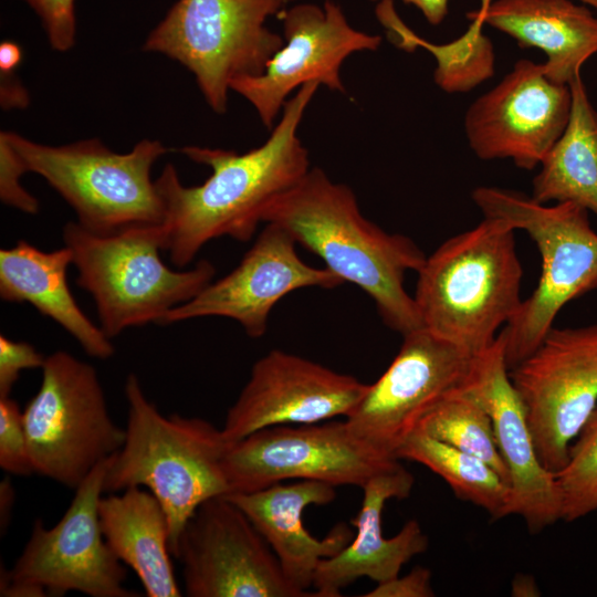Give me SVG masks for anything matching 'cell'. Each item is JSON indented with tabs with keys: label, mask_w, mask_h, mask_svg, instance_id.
Returning a JSON list of instances; mask_svg holds the SVG:
<instances>
[{
	"label": "cell",
	"mask_w": 597,
	"mask_h": 597,
	"mask_svg": "<svg viewBox=\"0 0 597 597\" xmlns=\"http://www.w3.org/2000/svg\"><path fill=\"white\" fill-rule=\"evenodd\" d=\"M22 61L21 48L11 41H3L0 44V73H13Z\"/></svg>",
	"instance_id": "cell-37"
},
{
	"label": "cell",
	"mask_w": 597,
	"mask_h": 597,
	"mask_svg": "<svg viewBox=\"0 0 597 597\" xmlns=\"http://www.w3.org/2000/svg\"><path fill=\"white\" fill-rule=\"evenodd\" d=\"M44 362L45 357L30 343L0 335V397L10 396L21 370L42 368Z\"/></svg>",
	"instance_id": "cell-33"
},
{
	"label": "cell",
	"mask_w": 597,
	"mask_h": 597,
	"mask_svg": "<svg viewBox=\"0 0 597 597\" xmlns=\"http://www.w3.org/2000/svg\"><path fill=\"white\" fill-rule=\"evenodd\" d=\"M376 1V0H371ZM421 11L430 24H440L448 14L449 0H402Z\"/></svg>",
	"instance_id": "cell-36"
},
{
	"label": "cell",
	"mask_w": 597,
	"mask_h": 597,
	"mask_svg": "<svg viewBox=\"0 0 597 597\" xmlns=\"http://www.w3.org/2000/svg\"><path fill=\"white\" fill-rule=\"evenodd\" d=\"M570 106L569 85L551 81L542 63L519 60L467 109L469 146L482 160L511 159L533 170L563 134Z\"/></svg>",
	"instance_id": "cell-15"
},
{
	"label": "cell",
	"mask_w": 597,
	"mask_h": 597,
	"mask_svg": "<svg viewBox=\"0 0 597 597\" xmlns=\"http://www.w3.org/2000/svg\"><path fill=\"white\" fill-rule=\"evenodd\" d=\"M367 387L350 375L273 349L252 366L221 429L233 443L268 427L346 418Z\"/></svg>",
	"instance_id": "cell-18"
},
{
	"label": "cell",
	"mask_w": 597,
	"mask_h": 597,
	"mask_svg": "<svg viewBox=\"0 0 597 597\" xmlns=\"http://www.w3.org/2000/svg\"><path fill=\"white\" fill-rule=\"evenodd\" d=\"M0 467L15 475L33 473L23 423V411L10 396L0 397Z\"/></svg>",
	"instance_id": "cell-30"
},
{
	"label": "cell",
	"mask_w": 597,
	"mask_h": 597,
	"mask_svg": "<svg viewBox=\"0 0 597 597\" xmlns=\"http://www.w3.org/2000/svg\"><path fill=\"white\" fill-rule=\"evenodd\" d=\"M285 0H178L147 36L144 50L164 54L196 77L211 109L223 114L233 80L261 75L284 40L265 20Z\"/></svg>",
	"instance_id": "cell-8"
},
{
	"label": "cell",
	"mask_w": 597,
	"mask_h": 597,
	"mask_svg": "<svg viewBox=\"0 0 597 597\" xmlns=\"http://www.w3.org/2000/svg\"><path fill=\"white\" fill-rule=\"evenodd\" d=\"M479 20L546 55L545 75L558 84L580 73L597 53V17L572 0H493Z\"/></svg>",
	"instance_id": "cell-22"
},
{
	"label": "cell",
	"mask_w": 597,
	"mask_h": 597,
	"mask_svg": "<svg viewBox=\"0 0 597 597\" xmlns=\"http://www.w3.org/2000/svg\"><path fill=\"white\" fill-rule=\"evenodd\" d=\"M431 572L422 566H417L407 575H399L378 583L376 587L364 597H431L434 596L432 588Z\"/></svg>",
	"instance_id": "cell-34"
},
{
	"label": "cell",
	"mask_w": 597,
	"mask_h": 597,
	"mask_svg": "<svg viewBox=\"0 0 597 597\" xmlns=\"http://www.w3.org/2000/svg\"><path fill=\"white\" fill-rule=\"evenodd\" d=\"M125 441L109 462L104 492L145 486L160 502L176 551L187 521L205 501L229 493L223 459L230 442L222 429L199 417L164 416L129 374L125 383Z\"/></svg>",
	"instance_id": "cell-4"
},
{
	"label": "cell",
	"mask_w": 597,
	"mask_h": 597,
	"mask_svg": "<svg viewBox=\"0 0 597 597\" xmlns=\"http://www.w3.org/2000/svg\"><path fill=\"white\" fill-rule=\"evenodd\" d=\"M67 247L45 252L24 240L0 250V297L30 303L63 327L91 357L107 359L115 348L103 329L83 313L67 284Z\"/></svg>",
	"instance_id": "cell-23"
},
{
	"label": "cell",
	"mask_w": 597,
	"mask_h": 597,
	"mask_svg": "<svg viewBox=\"0 0 597 597\" xmlns=\"http://www.w3.org/2000/svg\"><path fill=\"white\" fill-rule=\"evenodd\" d=\"M376 15L398 48L412 51L420 46L432 53L437 60L434 82L447 93L469 92L494 74L493 44L482 32L484 24L478 20H471L460 38L434 44L418 36L401 21L391 0H383L376 8Z\"/></svg>",
	"instance_id": "cell-27"
},
{
	"label": "cell",
	"mask_w": 597,
	"mask_h": 597,
	"mask_svg": "<svg viewBox=\"0 0 597 597\" xmlns=\"http://www.w3.org/2000/svg\"><path fill=\"white\" fill-rule=\"evenodd\" d=\"M578 1L593 7L597 11V0H578Z\"/></svg>",
	"instance_id": "cell-41"
},
{
	"label": "cell",
	"mask_w": 597,
	"mask_h": 597,
	"mask_svg": "<svg viewBox=\"0 0 597 597\" xmlns=\"http://www.w3.org/2000/svg\"><path fill=\"white\" fill-rule=\"evenodd\" d=\"M263 222L286 230L344 283L364 291L387 327L401 335L422 327L404 280L406 272L420 270L427 255L410 238L388 233L366 219L346 185L312 168L270 202Z\"/></svg>",
	"instance_id": "cell-2"
},
{
	"label": "cell",
	"mask_w": 597,
	"mask_h": 597,
	"mask_svg": "<svg viewBox=\"0 0 597 597\" xmlns=\"http://www.w3.org/2000/svg\"><path fill=\"white\" fill-rule=\"evenodd\" d=\"M416 430L482 459L511 485L491 417L460 388L439 400L421 418Z\"/></svg>",
	"instance_id": "cell-28"
},
{
	"label": "cell",
	"mask_w": 597,
	"mask_h": 597,
	"mask_svg": "<svg viewBox=\"0 0 597 597\" xmlns=\"http://www.w3.org/2000/svg\"><path fill=\"white\" fill-rule=\"evenodd\" d=\"M460 389L489 413L501 455L510 472L514 514L531 533H540L562 520V495L555 474L538 459L524 404L515 389L500 333L473 356Z\"/></svg>",
	"instance_id": "cell-19"
},
{
	"label": "cell",
	"mask_w": 597,
	"mask_h": 597,
	"mask_svg": "<svg viewBox=\"0 0 597 597\" xmlns=\"http://www.w3.org/2000/svg\"><path fill=\"white\" fill-rule=\"evenodd\" d=\"M27 172L43 177L73 208L83 228L98 234L143 224H160L164 207L153 165L168 151L160 142L143 139L118 154L100 139L50 146L13 132H1Z\"/></svg>",
	"instance_id": "cell-7"
},
{
	"label": "cell",
	"mask_w": 597,
	"mask_h": 597,
	"mask_svg": "<svg viewBox=\"0 0 597 597\" xmlns=\"http://www.w3.org/2000/svg\"><path fill=\"white\" fill-rule=\"evenodd\" d=\"M42 381L23 410L33 473L75 490L119 451L125 428L112 419L96 369L67 352L45 357Z\"/></svg>",
	"instance_id": "cell-9"
},
{
	"label": "cell",
	"mask_w": 597,
	"mask_h": 597,
	"mask_svg": "<svg viewBox=\"0 0 597 597\" xmlns=\"http://www.w3.org/2000/svg\"><path fill=\"white\" fill-rule=\"evenodd\" d=\"M13 75L1 73V105L6 109L24 107L29 103L27 91Z\"/></svg>",
	"instance_id": "cell-35"
},
{
	"label": "cell",
	"mask_w": 597,
	"mask_h": 597,
	"mask_svg": "<svg viewBox=\"0 0 597 597\" xmlns=\"http://www.w3.org/2000/svg\"><path fill=\"white\" fill-rule=\"evenodd\" d=\"M510 378L524 404L538 459L556 473L597 406V324L553 326Z\"/></svg>",
	"instance_id": "cell-12"
},
{
	"label": "cell",
	"mask_w": 597,
	"mask_h": 597,
	"mask_svg": "<svg viewBox=\"0 0 597 597\" xmlns=\"http://www.w3.org/2000/svg\"><path fill=\"white\" fill-rule=\"evenodd\" d=\"M318 86L316 82L301 86L285 102L268 140L245 154L182 147L188 158L211 168L201 185L184 186L174 165L165 166L155 184L164 207L165 250L175 266L185 268L213 239L249 241L270 202L310 170L297 127Z\"/></svg>",
	"instance_id": "cell-1"
},
{
	"label": "cell",
	"mask_w": 597,
	"mask_h": 597,
	"mask_svg": "<svg viewBox=\"0 0 597 597\" xmlns=\"http://www.w3.org/2000/svg\"><path fill=\"white\" fill-rule=\"evenodd\" d=\"M112 457L74 490L70 506L54 526L34 522L12 569L1 572L0 596H63L69 591L91 597L139 596L124 586V563L107 545L100 525L98 503Z\"/></svg>",
	"instance_id": "cell-10"
},
{
	"label": "cell",
	"mask_w": 597,
	"mask_h": 597,
	"mask_svg": "<svg viewBox=\"0 0 597 597\" xmlns=\"http://www.w3.org/2000/svg\"><path fill=\"white\" fill-rule=\"evenodd\" d=\"M0 503L1 531H3L9 523V517L14 503V490L8 479L3 480L0 485Z\"/></svg>",
	"instance_id": "cell-38"
},
{
	"label": "cell",
	"mask_w": 597,
	"mask_h": 597,
	"mask_svg": "<svg viewBox=\"0 0 597 597\" xmlns=\"http://www.w3.org/2000/svg\"><path fill=\"white\" fill-rule=\"evenodd\" d=\"M471 196L483 217L525 231L542 259L536 287L501 331L511 370L536 349L567 303L597 291V232L588 211L573 202L547 206L522 192L488 186Z\"/></svg>",
	"instance_id": "cell-6"
},
{
	"label": "cell",
	"mask_w": 597,
	"mask_h": 597,
	"mask_svg": "<svg viewBox=\"0 0 597 597\" xmlns=\"http://www.w3.org/2000/svg\"><path fill=\"white\" fill-rule=\"evenodd\" d=\"M286 44L268 62L258 76H243L230 88L249 101L261 122L272 128L286 97L296 87L316 82L344 92L339 69L348 55L376 51L379 35L352 28L342 9L326 0L324 8L312 3L292 7L281 15Z\"/></svg>",
	"instance_id": "cell-16"
},
{
	"label": "cell",
	"mask_w": 597,
	"mask_h": 597,
	"mask_svg": "<svg viewBox=\"0 0 597 597\" xmlns=\"http://www.w3.org/2000/svg\"><path fill=\"white\" fill-rule=\"evenodd\" d=\"M493 0H481L480 7L475 11H471L467 17H480L482 15Z\"/></svg>",
	"instance_id": "cell-40"
},
{
	"label": "cell",
	"mask_w": 597,
	"mask_h": 597,
	"mask_svg": "<svg viewBox=\"0 0 597 597\" xmlns=\"http://www.w3.org/2000/svg\"><path fill=\"white\" fill-rule=\"evenodd\" d=\"M555 479L562 495V520L574 522L597 511V406L569 447Z\"/></svg>",
	"instance_id": "cell-29"
},
{
	"label": "cell",
	"mask_w": 597,
	"mask_h": 597,
	"mask_svg": "<svg viewBox=\"0 0 597 597\" xmlns=\"http://www.w3.org/2000/svg\"><path fill=\"white\" fill-rule=\"evenodd\" d=\"M189 597H305L284 576L268 542L226 495L201 503L174 553Z\"/></svg>",
	"instance_id": "cell-13"
},
{
	"label": "cell",
	"mask_w": 597,
	"mask_h": 597,
	"mask_svg": "<svg viewBox=\"0 0 597 597\" xmlns=\"http://www.w3.org/2000/svg\"><path fill=\"white\" fill-rule=\"evenodd\" d=\"M413 482V475L401 464L368 481L360 510L352 520L356 535L338 554L320 562L313 582L315 597H339L343 588L362 577L377 584L389 580L428 548V536L416 520L408 521L392 537L383 535L386 502L407 498Z\"/></svg>",
	"instance_id": "cell-20"
},
{
	"label": "cell",
	"mask_w": 597,
	"mask_h": 597,
	"mask_svg": "<svg viewBox=\"0 0 597 597\" xmlns=\"http://www.w3.org/2000/svg\"><path fill=\"white\" fill-rule=\"evenodd\" d=\"M62 237L78 273L76 283L92 295L108 338L128 327L160 325L169 311L192 300L216 275L206 259L187 271L169 269L159 254L166 247L161 223L98 234L67 222Z\"/></svg>",
	"instance_id": "cell-5"
},
{
	"label": "cell",
	"mask_w": 597,
	"mask_h": 597,
	"mask_svg": "<svg viewBox=\"0 0 597 597\" xmlns=\"http://www.w3.org/2000/svg\"><path fill=\"white\" fill-rule=\"evenodd\" d=\"M398 460L418 462L441 476L454 494L480 506L493 521L514 514L511 485L485 461L413 431L395 453Z\"/></svg>",
	"instance_id": "cell-26"
},
{
	"label": "cell",
	"mask_w": 597,
	"mask_h": 597,
	"mask_svg": "<svg viewBox=\"0 0 597 597\" xmlns=\"http://www.w3.org/2000/svg\"><path fill=\"white\" fill-rule=\"evenodd\" d=\"M40 17L51 48L72 49L76 38L75 0H24Z\"/></svg>",
	"instance_id": "cell-31"
},
{
	"label": "cell",
	"mask_w": 597,
	"mask_h": 597,
	"mask_svg": "<svg viewBox=\"0 0 597 597\" xmlns=\"http://www.w3.org/2000/svg\"><path fill=\"white\" fill-rule=\"evenodd\" d=\"M511 594L519 597H533L540 595V589L532 576L517 575L512 582Z\"/></svg>",
	"instance_id": "cell-39"
},
{
	"label": "cell",
	"mask_w": 597,
	"mask_h": 597,
	"mask_svg": "<svg viewBox=\"0 0 597 597\" xmlns=\"http://www.w3.org/2000/svg\"><path fill=\"white\" fill-rule=\"evenodd\" d=\"M295 244L286 230L266 223L230 273L211 281L192 300L174 307L160 325L220 316L238 322L248 336L262 337L271 311L289 293L314 286L332 290L344 283L327 268L305 263Z\"/></svg>",
	"instance_id": "cell-17"
},
{
	"label": "cell",
	"mask_w": 597,
	"mask_h": 597,
	"mask_svg": "<svg viewBox=\"0 0 597 597\" xmlns=\"http://www.w3.org/2000/svg\"><path fill=\"white\" fill-rule=\"evenodd\" d=\"M515 231L483 217L426 258L413 296L423 327L472 356L494 342L523 301Z\"/></svg>",
	"instance_id": "cell-3"
},
{
	"label": "cell",
	"mask_w": 597,
	"mask_h": 597,
	"mask_svg": "<svg viewBox=\"0 0 597 597\" xmlns=\"http://www.w3.org/2000/svg\"><path fill=\"white\" fill-rule=\"evenodd\" d=\"M122 492L102 496L98 503L100 525L107 545L135 572L147 597H180L165 510L150 491L140 486Z\"/></svg>",
	"instance_id": "cell-24"
},
{
	"label": "cell",
	"mask_w": 597,
	"mask_h": 597,
	"mask_svg": "<svg viewBox=\"0 0 597 597\" xmlns=\"http://www.w3.org/2000/svg\"><path fill=\"white\" fill-rule=\"evenodd\" d=\"M400 464L355 434L345 420L268 427L230 443L223 459L228 494L291 479L363 489Z\"/></svg>",
	"instance_id": "cell-11"
},
{
	"label": "cell",
	"mask_w": 597,
	"mask_h": 597,
	"mask_svg": "<svg viewBox=\"0 0 597 597\" xmlns=\"http://www.w3.org/2000/svg\"><path fill=\"white\" fill-rule=\"evenodd\" d=\"M472 358L423 326L404 334L389 367L368 385L347 415V426L379 451L396 458L397 449L416 431L421 418L461 387Z\"/></svg>",
	"instance_id": "cell-14"
},
{
	"label": "cell",
	"mask_w": 597,
	"mask_h": 597,
	"mask_svg": "<svg viewBox=\"0 0 597 597\" xmlns=\"http://www.w3.org/2000/svg\"><path fill=\"white\" fill-rule=\"evenodd\" d=\"M568 85L567 125L541 161L531 197L541 203L573 202L597 217V111L580 73Z\"/></svg>",
	"instance_id": "cell-25"
},
{
	"label": "cell",
	"mask_w": 597,
	"mask_h": 597,
	"mask_svg": "<svg viewBox=\"0 0 597 597\" xmlns=\"http://www.w3.org/2000/svg\"><path fill=\"white\" fill-rule=\"evenodd\" d=\"M226 496L250 519L275 554L286 579L307 596L320 562L338 554L353 538L345 523H338L322 540L304 527L303 511L325 505L336 498V486L315 480L275 483L249 493Z\"/></svg>",
	"instance_id": "cell-21"
},
{
	"label": "cell",
	"mask_w": 597,
	"mask_h": 597,
	"mask_svg": "<svg viewBox=\"0 0 597 597\" xmlns=\"http://www.w3.org/2000/svg\"><path fill=\"white\" fill-rule=\"evenodd\" d=\"M27 174L18 155L0 135V199L22 212L34 214L39 211V202L21 185L22 176Z\"/></svg>",
	"instance_id": "cell-32"
}]
</instances>
